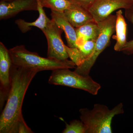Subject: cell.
<instances>
[{
  "label": "cell",
  "mask_w": 133,
  "mask_h": 133,
  "mask_svg": "<svg viewBox=\"0 0 133 133\" xmlns=\"http://www.w3.org/2000/svg\"><path fill=\"white\" fill-rule=\"evenodd\" d=\"M37 2V11L39 16L36 21L33 22H27L23 19H19L15 21V23L20 30L23 33H25L31 29L32 27H35L41 29L42 31L44 30L51 19H49L45 14L43 7L38 0Z\"/></svg>",
  "instance_id": "cell-13"
},
{
  "label": "cell",
  "mask_w": 133,
  "mask_h": 133,
  "mask_svg": "<svg viewBox=\"0 0 133 133\" xmlns=\"http://www.w3.org/2000/svg\"><path fill=\"white\" fill-rule=\"evenodd\" d=\"M95 40L84 41L76 48H70L65 45L69 57L75 64L76 66L81 65L90 57L95 48Z\"/></svg>",
  "instance_id": "cell-10"
},
{
  "label": "cell",
  "mask_w": 133,
  "mask_h": 133,
  "mask_svg": "<svg viewBox=\"0 0 133 133\" xmlns=\"http://www.w3.org/2000/svg\"><path fill=\"white\" fill-rule=\"evenodd\" d=\"M38 72L15 66L10 68L11 86L0 116V133H17V127L24 120L22 107L25 94L32 79Z\"/></svg>",
  "instance_id": "cell-1"
},
{
  "label": "cell",
  "mask_w": 133,
  "mask_h": 133,
  "mask_svg": "<svg viewBox=\"0 0 133 133\" xmlns=\"http://www.w3.org/2000/svg\"><path fill=\"white\" fill-rule=\"evenodd\" d=\"M65 16L74 28H77L94 21L88 10L74 5L64 12Z\"/></svg>",
  "instance_id": "cell-12"
},
{
  "label": "cell",
  "mask_w": 133,
  "mask_h": 133,
  "mask_svg": "<svg viewBox=\"0 0 133 133\" xmlns=\"http://www.w3.org/2000/svg\"><path fill=\"white\" fill-rule=\"evenodd\" d=\"M65 128L62 131L63 133H86L87 129L81 120L74 119L70 122V124L65 122Z\"/></svg>",
  "instance_id": "cell-17"
},
{
  "label": "cell",
  "mask_w": 133,
  "mask_h": 133,
  "mask_svg": "<svg viewBox=\"0 0 133 133\" xmlns=\"http://www.w3.org/2000/svg\"><path fill=\"white\" fill-rule=\"evenodd\" d=\"M116 35L112 36V38L116 41L114 47L115 50L116 51H122L127 42V27L121 10H119L116 12Z\"/></svg>",
  "instance_id": "cell-14"
},
{
  "label": "cell",
  "mask_w": 133,
  "mask_h": 133,
  "mask_svg": "<svg viewBox=\"0 0 133 133\" xmlns=\"http://www.w3.org/2000/svg\"><path fill=\"white\" fill-rule=\"evenodd\" d=\"M72 5H77L88 10L95 0H68Z\"/></svg>",
  "instance_id": "cell-19"
},
{
  "label": "cell",
  "mask_w": 133,
  "mask_h": 133,
  "mask_svg": "<svg viewBox=\"0 0 133 133\" xmlns=\"http://www.w3.org/2000/svg\"><path fill=\"white\" fill-rule=\"evenodd\" d=\"M131 1H133V0H131Z\"/></svg>",
  "instance_id": "cell-21"
},
{
  "label": "cell",
  "mask_w": 133,
  "mask_h": 133,
  "mask_svg": "<svg viewBox=\"0 0 133 133\" xmlns=\"http://www.w3.org/2000/svg\"><path fill=\"white\" fill-rule=\"evenodd\" d=\"M37 11V0H11L0 2V19L5 20L23 11Z\"/></svg>",
  "instance_id": "cell-9"
},
{
  "label": "cell",
  "mask_w": 133,
  "mask_h": 133,
  "mask_svg": "<svg viewBox=\"0 0 133 133\" xmlns=\"http://www.w3.org/2000/svg\"><path fill=\"white\" fill-rule=\"evenodd\" d=\"M12 64L9 50L0 42V108L6 101L11 86L10 70Z\"/></svg>",
  "instance_id": "cell-7"
},
{
  "label": "cell",
  "mask_w": 133,
  "mask_h": 133,
  "mask_svg": "<svg viewBox=\"0 0 133 133\" xmlns=\"http://www.w3.org/2000/svg\"><path fill=\"white\" fill-rule=\"evenodd\" d=\"M116 18V15H111L104 21L98 22L99 33L96 40L93 52L89 59L79 66H76L74 71L78 74L89 76L91 69L99 56L109 46L111 37L115 31Z\"/></svg>",
  "instance_id": "cell-5"
},
{
  "label": "cell",
  "mask_w": 133,
  "mask_h": 133,
  "mask_svg": "<svg viewBox=\"0 0 133 133\" xmlns=\"http://www.w3.org/2000/svg\"><path fill=\"white\" fill-rule=\"evenodd\" d=\"M9 51L12 64L18 67L38 72L76 67V64L71 60H60L42 57L37 52L28 50L23 45H17Z\"/></svg>",
  "instance_id": "cell-2"
},
{
  "label": "cell",
  "mask_w": 133,
  "mask_h": 133,
  "mask_svg": "<svg viewBox=\"0 0 133 133\" xmlns=\"http://www.w3.org/2000/svg\"><path fill=\"white\" fill-rule=\"evenodd\" d=\"M133 5L131 0H95L88 10L98 23L104 20L115 10L127 9Z\"/></svg>",
  "instance_id": "cell-8"
},
{
  "label": "cell",
  "mask_w": 133,
  "mask_h": 133,
  "mask_svg": "<svg viewBox=\"0 0 133 133\" xmlns=\"http://www.w3.org/2000/svg\"><path fill=\"white\" fill-rule=\"evenodd\" d=\"M43 7L48 8L51 10L64 12L72 4L68 0H38Z\"/></svg>",
  "instance_id": "cell-16"
},
{
  "label": "cell",
  "mask_w": 133,
  "mask_h": 133,
  "mask_svg": "<svg viewBox=\"0 0 133 133\" xmlns=\"http://www.w3.org/2000/svg\"><path fill=\"white\" fill-rule=\"evenodd\" d=\"M76 29L77 35V47L78 45L84 41H96L99 33L98 23L95 21L89 22Z\"/></svg>",
  "instance_id": "cell-15"
},
{
  "label": "cell",
  "mask_w": 133,
  "mask_h": 133,
  "mask_svg": "<svg viewBox=\"0 0 133 133\" xmlns=\"http://www.w3.org/2000/svg\"><path fill=\"white\" fill-rule=\"evenodd\" d=\"M125 15L127 20L133 24V5L131 7L125 9ZM122 51L126 55H133V39L127 42Z\"/></svg>",
  "instance_id": "cell-18"
},
{
  "label": "cell",
  "mask_w": 133,
  "mask_h": 133,
  "mask_svg": "<svg viewBox=\"0 0 133 133\" xmlns=\"http://www.w3.org/2000/svg\"><path fill=\"white\" fill-rule=\"evenodd\" d=\"M52 71L48 81L51 84L80 89L93 95H97L101 88L100 85L90 76H82L70 69H57Z\"/></svg>",
  "instance_id": "cell-4"
},
{
  "label": "cell",
  "mask_w": 133,
  "mask_h": 133,
  "mask_svg": "<svg viewBox=\"0 0 133 133\" xmlns=\"http://www.w3.org/2000/svg\"><path fill=\"white\" fill-rule=\"evenodd\" d=\"M51 11V19L64 31L67 45L70 48H77V35L76 28L68 21L65 16L64 12Z\"/></svg>",
  "instance_id": "cell-11"
},
{
  "label": "cell",
  "mask_w": 133,
  "mask_h": 133,
  "mask_svg": "<svg viewBox=\"0 0 133 133\" xmlns=\"http://www.w3.org/2000/svg\"><path fill=\"white\" fill-rule=\"evenodd\" d=\"M11 1V0H1V1Z\"/></svg>",
  "instance_id": "cell-20"
},
{
  "label": "cell",
  "mask_w": 133,
  "mask_h": 133,
  "mask_svg": "<svg viewBox=\"0 0 133 133\" xmlns=\"http://www.w3.org/2000/svg\"><path fill=\"white\" fill-rule=\"evenodd\" d=\"M79 112L81 120L87 129L86 133H112V119L124 113V105L120 103L110 109L105 105L96 104L92 109L81 108Z\"/></svg>",
  "instance_id": "cell-3"
},
{
  "label": "cell",
  "mask_w": 133,
  "mask_h": 133,
  "mask_svg": "<svg viewBox=\"0 0 133 133\" xmlns=\"http://www.w3.org/2000/svg\"><path fill=\"white\" fill-rule=\"evenodd\" d=\"M63 31L52 19L42 31L48 42V57L60 60H66L69 58L65 45L62 41L61 35Z\"/></svg>",
  "instance_id": "cell-6"
}]
</instances>
